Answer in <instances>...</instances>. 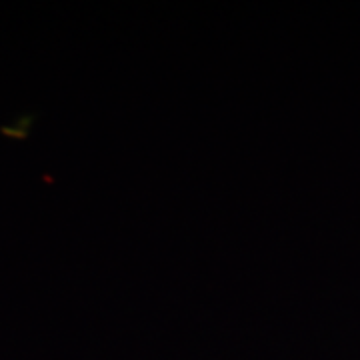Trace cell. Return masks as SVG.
I'll return each instance as SVG.
<instances>
[]
</instances>
